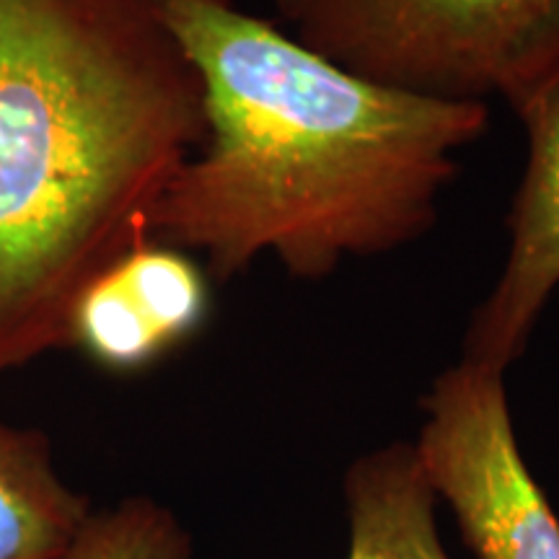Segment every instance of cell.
Returning <instances> with one entry per match:
<instances>
[{
	"label": "cell",
	"mask_w": 559,
	"mask_h": 559,
	"mask_svg": "<svg viewBox=\"0 0 559 559\" xmlns=\"http://www.w3.org/2000/svg\"><path fill=\"white\" fill-rule=\"evenodd\" d=\"M91 513L55 469L45 432L0 417V559H66Z\"/></svg>",
	"instance_id": "8"
},
{
	"label": "cell",
	"mask_w": 559,
	"mask_h": 559,
	"mask_svg": "<svg viewBox=\"0 0 559 559\" xmlns=\"http://www.w3.org/2000/svg\"><path fill=\"white\" fill-rule=\"evenodd\" d=\"M202 130L151 0H0V376L68 345L75 300L151 239Z\"/></svg>",
	"instance_id": "2"
},
{
	"label": "cell",
	"mask_w": 559,
	"mask_h": 559,
	"mask_svg": "<svg viewBox=\"0 0 559 559\" xmlns=\"http://www.w3.org/2000/svg\"><path fill=\"white\" fill-rule=\"evenodd\" d=\"M337 66L440 102H510L559 60V0H275Z\"/></svg>",
	"instance_id": "3"
},
{
	"label": "cell",
	"mask_w": 559,
	"mask_h": 559,
	"mask_svg": "<svg viewBox=\"0 0 559 559\" xmlns=\"http://www.w3.org/2000/svg\"><path fill=\"white\" fill-rule=\"evenodd\" d=\"M210 304V272L190 251L145 239L83 288L66 347L111 373H135L198 334Z\"/></svg>",
	"instance_id": "6"
},
{
	"label": "cell",
	"mask_w": 559,
	"mask_h": 559,
	"mask_svg": "<svg viewBox=\"0 0 559 559\" xmlns=\"http://www.w3.org/2000/svg\"><path fill=\"white\" fill-rule=\"evenodd\" d=\"M66 559H194L192 539L169 508L145 495L91 513Z\"/></svg>",
	"instance_id": "9"
},
{
	"label": "cell",
	"mask_w": 559,
	"mask_h": 559,
	"mask_svg": "<svg viewBox=\"0 0 559 559\" xmlns=\"http://www.w3.org/2000/svg\"><path fill=\"white\" fill-rule=\"evenodd\" d=\"M349 559H449L432 489L415 443L362 453L345 474Z\"/></svg>",
	"instance_id": "7"
},
{
	"label": "cell",
	"mask_w": 559,
	"mask_h": 559,
	"mask_svg": "<svg viewBox=\"0 0 559 559\" xmlns=\"http://www.w3.org/2000/svg\"><path fill=\"white\" fill-rule=\"evenodd\" d=\"M508 104L526 132V166L510 202L506 260L461 355L500 373L526 353L559 288V60Z\"/></svg>",
	"instance_id": "5"
},
{
	"label": "cell",
	"mask_w": 559,
	"mask_h": 559,
	"mask_svg": "<svg viewBox=\"0 0 559 559\" xmlns=\"http://www.w3.org/2000/svg\"><path fill=\"white\" fill-rule=\"evenodd\" d=\"M151 3L198 73L205 122L151 239L200 254L215 280L260 260L324 280L436 226L489 104L383 86L234 0Z\"/></svg>",
	"instance_id": "1"
},
{
	"label": "cell",
	"mask_w": 559,
	"mask_h": 559,
	"mask_svg": "<svg viewBox=\"0 0 559 559\" xmlns=\"http://www.w3.org/2000/svg\"><path fill=\"white\" fill-rule=\"evenodd\" d=\"M423 407L415 451L477 559H559V521L521 453L506 373L459 360Z\"/></svg>",
	"instance_id": "4"
}]
</instances>
